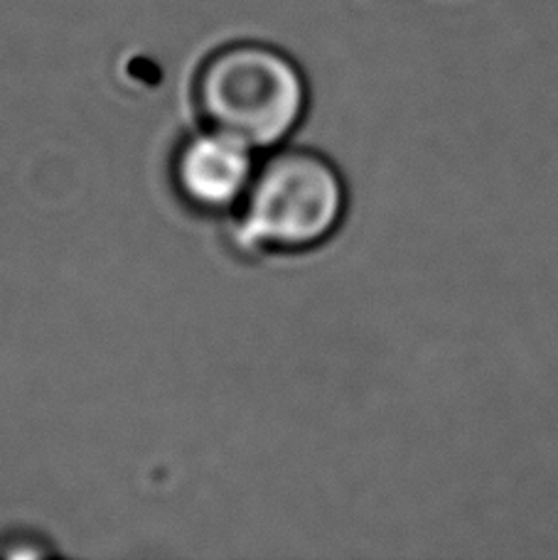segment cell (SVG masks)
<instances>
[{"label":"cell","mask_w":558,"mask_h":560,"mask_svg":"<svg viewBox=\"0 0 558 560\" xmlns=\"http://www.w3.org/2000/svg\"><path fill=\"white\" fill-rule=\"evenodd\" d=\"M193 98L202 126L268 150L301 126L311 89L281 49L244 43L219 49L199 67Z\"/></svg>","instance_id":"obj_2"},{"label":"cell","mask_w":558,"mask_h":560,"mask_svg":"<svg viewBox=\"0 0 558 560\" xmlns=\"http://www.w3.org/2000/svg\"><path fill=\"white\" fill-rule=\"evenodd\" d=\"M350 207L347 183L330 158L311 148H278L256 173L229 222L239 256L301 254L340 232Z\"/></svg>","instance_id":"obj_1"},{"label":"cell","mask_w":558,"mask_h":560,"mask_svg":"<svg viewBox=\"0 0 558 560\" xmlns=\"http://www.w3.org/2000/svg\"><path fill=\"white\" fill-rule=\"evenodd\" d=\"M254 148L202 126L177 143L171 160L173 189L197 214H234L256 173Z\"/></svg>","instance_id":"obj_3"},{"label":"cell","mask_w":558,"mask_h":560,"mask_svg":"<svg viewBox=\"0 0 558 560\" xmlns=\"http://www.w3.org/2000/svg\"><path fill=\"white\" fill-rule=\"evenodd\" d=\"M45 553H55L53 548H39V538L35 536H23L15 534L13 538H0V556H45Z\"/></svg>","instance_id":"obj_4"}]
</instances>
